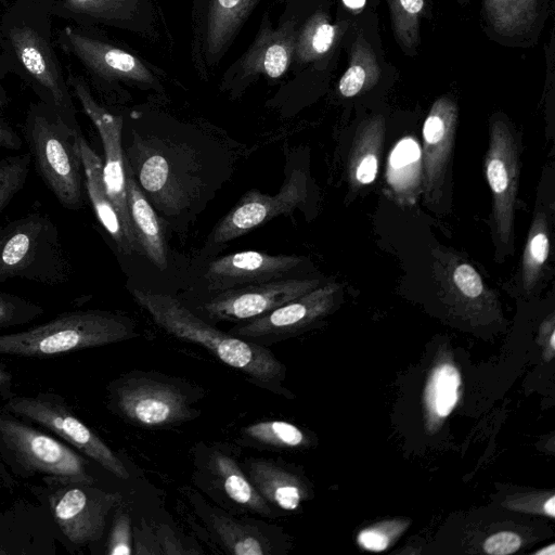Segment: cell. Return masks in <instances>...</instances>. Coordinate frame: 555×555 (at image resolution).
I'll return each mask as SVG.
<instances>
[{
    "mask_svg": "<svg viewBox=\"0 0 555 555\" xmlns=\"http://www.w3.org/2000/svg\"><path fill=\"white\" fill-rule=\"evenodd\" d=\"M52 0H14L0 17L11 74L18 76L72 130L81 132L55 50Z\"/></svg>",
    "mask_w": 555,
    "mask_h": 555,
    "instance_id": "1",
    "label": "cell"
},
{
    "mask_svg": "<svg viewBox=\"0 0 555 555\" xmlns=\"http://www.w3.org/2000/svg\"><path fill=\"white\" fill-rule=\"evenodd\" d=\"M131 294L168 334L202 346L254 385L284 398L291 397L284 386L286 367L266 346L212 326L171 295L139 288L131 289Z\"/></svg>",
    "mask_w": 555,
    "mask_h": 555,
    "instance_id": "2",
    "label": "cell"
},
{
    "mask_svg": "<svg viewBox=\"0 0 555 555\" xmlns=\"http://www.w3.org/2000/svg\"><path fill=\"white\" fill-rule=\"evenodd\" d=\"M133 321L104 310L65 312L25 331L0 335V356L46 358L128 340Z\"/></svg>",
    "mask_w": 555,
    "mask_h": 555,
    "instance_id": "3",
    "label": "cell"
},
{
    "mask_svg": "<svg viewBox=\"0 0 555 555\" xmlns=\"http://www.w3.org/2000/svg\"><path fill=\"white\" fill-rule=\"evenodd\" d=\"M24 134L37 171L59 203L66 209H80L83 169L78 138L82 133L38 101L28 106Z\"/></svg>",
    "mask_w": 555,
    "mask_h": 555,
    "instance_id": "4",
    "label": "cell"
},
{
    "mask_svg": "<svg viewBox=\"0 0 555 555\" xmlns=\"http://www.w3.org/2000/svg\"><path fill=\"white\" fill-rule=\"evenodd\" d=\"M109 409L128 423L147 428L179 425L197 416L195 388L157 372L131 371L107 386Z\"/></svg>",
    "mask_w": 555,
    "mask_h": 555,
    "instance_id": "5",
    "label": "cell"
},
{
    "mask_svg": "<svg viewBox=\"0 0 555 555\" xmlns=\"http://www.w3.org/2000/svg\"><path fill=\"white\" fill-rule=\"evenodd\" d=\"M68 274L57 228L41 214H30L0 228V284L22 278L48 285Z\"/></svg>",
    "mask_w": 555,
    "mask_h": 555,
    "instance_id": "6",
    "label": "cell"
},
{
    "mask_svg": "<svg viewBox=\"0 0 555 555\" xmlns=\"http://www.w3.org/2000/svg\"><path fill=\"white\" fill-rule=\"evenodd\" d=\"M54 36L55 44L79 63L99 90L108 93L126 83L160 92L159 80L139 57L109 41L93 27L68 24Z\"/></svg>",
    "mask_w": 555,
    "mask_h": 555,
    "instance_id": "7",
    "label": "cell"
},
{
    "mask_svg": "<svg viewBox=\"0 0 555 555\" xmlns=\"http://www.w3.org/2000/svg\"><path fill=\"white\" fill-rule=\"evenodd\" d=\"M0 449L26 472L43 474L62 485H94L80 454L10 413H0Z\"/></svg>",
    "mask_w": 555,
    "mask_h": 555,
    "instance_id": "8",
    "label": "cell"
},
{
    "mask_svg": "<svg viewBox=\"0 0 555 555\" xmlns=\"http://www.w3.org/2000/svg\"><path fill=\"white\" fill-rule=\"evenodd\" d=\"M3 411L50 430L116 477L129 478V472L120 459L60 397L42 392L36 396H10Z\"/></svg>",
    "mask_w": 555,
    "mask_h": 555,
    "instance_id": "9",
    "label": "cell"
},
{
    "mask_svg": "<svg viewBox=\"0 0 555 555\" xmlns=\"http://www.w3.org/2000/svg\"><path fill=\"white\" fill-rule=\"evenodd\" d=\"M66 80L73 98L99 132L104 149L103 178L107 196L119 216L130 246L134 253H141L127 202L126 158L121 149L122 117L96 101L82 75L69 70Z\"/></svg>",
    "mask_w": 555,
    "mask_h": 555,
    "instance_id": "10",
    "label": "cell"
},
{
    "mask_svg": "<svg viewBox=\"0 0 555 555\" xmlns=\"http://www.w3.org/2000/svg\"><path fill=\"white\" fill-rule=\"evenodd\" d=\"M193 480L224 511L273 519L280 515L262 499L242 466L223 446H201L194 455Z\"/></svg>",
    "mask_w": 555,
    "mask_h": 555,
    "instance_id": "11",
    "label": "cell"
},
{
    "mask_svg": "<svg viewBox=\"0 0 555 555\" xmlns=\"http://www.w3.org/2000/svg\"><path fill=\"white\" fill-rule=\"evenodd\" d=\"M194 514L202 520L212 542L235 555H282L288 547L282 528L263 520L238 517L211 506L199 493H188Z\"/></svg>",
    "mask_w": 555,
    "mask_h": 555,
    "instance_id": "12",
    "label": "cell"
},
{
    "mask_svg": "<svg viewBox=\"0 0 555 555\" xmlns=\"http://www.w3.org/2000/svg\"><path fill=\"white\" fill-rule=\"evenodd\" d=\"M259 0H194L193 54L197 69H214Z\"/></svg>",
    "mask_w": 555,
    "mask_h": 555,
    "instance_id": "13",
    "label": "cell"
},
{
    "mask_svg": "<svg viewBox=\"0 0 555 555\" xmlns=\"http://www.w3.org/2000/svg\"><path fill=\"white\" fill-rule=\"evenodd\" d=\"M485 169L493 197L494 232L501 245L508 247L513 241L519 169L515 139L507 125L500 119L491 124Z\"/></svg>",
    "mask_w": 555,
    "mask_h": 555,
    "instance_id": "14",
    "label": "cell"
},
{
    "mask_svg": "<svg viewBox=\"0 0 555 555\" xmlns=\"http://www.w3.org/2000/svg\"><path fill=\"white\" fill-rule=\"evenodd\" d=\"M319 280L280 279L218 292L202 309L214 321H249L319 287Z\"/></svg>",
    "mask_w": 555,
    "mask_h": 555,
    "instance_id": "15",
    "label": "cell"
},
{
    "mask_svg": "<svg viewBox=\"0 0 555 555\" xmlns=\"http://www.w3.org/2000/svg\"><path fill=\"white\" fill-rule=\"evenodd\" d=\"M50 495L54 520L63 534L75 544L98 541L109 512L120 504L121 495L93 485H63Z\"/></svg>",
    "mask_w": 555,
    "mask_h": 555,
    "instance_id": "16",
    "label": "cell"
},
{
    "mask_svg": "<svg viewBox=\"0 0 555 555\" xmlns=\"http://www.w3.org/2000/svg\"><path fill=\"white\" fill-rule=\"evenodd\" d=\"M306 197L307 176L300 169L294 170L274 195L251 190L215 227L209 243L223 244L237 238L279 215L292 212Z\"/></svg>",
    "mask_w": 555,
    "mask_h": 555,
    "instance_id": "17",
    "label": "cell"
},
{
    "mask_svg": "<svg viewBox=\"0 0 555 555\" xmlns=\"http://www.w3.org/2000/svg\"><path fill=\"white\" fill-rule=\"evenodd\" d=\"M336 284L330 283L230 330V334L259 345L284 339L321 315L331 305Z\"/></svg>",
    "mask_w": 555,
    "mask_h": 555,
    "instance_id": "18",
    "label": "cell"
},
{
    "mask_svg": "<svg viewBox=\"0 0 555 555\" xmlns=\"http://www.w3.org/2000/svg\"><path fill=\"white\" fill-rule=\"evenodd\" d=\"M53 15L82 27L106 26L135 34H151L152 0H52Z\"/></svg>",
    "mask_w": 555,
    "mask_h": 555,
    "instance_id": "19",
    "label": "cell"
},
{
    "mask_svg": "<svg viewBox=\"0 0 555 555\" xmlns=\"http://www.w3.org/2000/svg\"><path fill=\"white\" fill-rule=\"evenodd\" d=\"M302 259L296 255H269L256 250L233 253L211 261L205 280L208 291L222 292L285 279Z\"/></svg>",
    "mask_w": 555,
    "mask_h": 555,
    "instance_id": "20",
    "label": "cell"
},
{
    "mask_svg": "<svg viewBox=\"0 0 555 555\" xmlns=\"http://www.w3.org/2000/svg\"><path fill=\"white\" fill-rule=\"evenodd\" d=\"M295 23L284 22L276 28L261 27L249 50L229 68L225 79L246 81L259 74L281 77L288 68L296 43Z\"/></svg>",
    "mask_w": 555,
    "mask_h": 555,
    "instance_id": "21",
    "label": "cell"
},
{
    "mask_svg": "<svg viewBox=\"0 0 555 555\" xmlns=\"http://www.w3.org/2000/svg\"><path fill=\"white\" fill-rule=\"evenodd\" d=\"M456 121L455 103L442 96L433 104L424 122V182L427 196L431 201L438 195L446 177Z\"/></svg>",
    "mask_w": 555,
    "mask_h": 555,
    "instance_id": "22",
    "label": "cell"
},
{
    "mask_svg": "<svg viewBox=\"0 0 555 555\" xmlns=\"http://www.w3.org/2000/svg\"><path fill=\"white\" fill-rule=\"evenodd\" d=\"M262 499L281 516L298 509L306 496L300 478L273 459H245L241 464Z\"/></svg>",
    "mask_w": 555,
    "mask_h": 555,
    "instance_id": "23",
    "label": "cell"
},
{
    "mask_svg": "<svg viewBox=\"0 0 555 555\" xmlns=\"http://www.w3.org/2000/svg\"><path fill=\"white\" fill-rule=\"evenodd\" d=\"M78 144L86 188L96 218L111 235L119 251L125 255H132L134 251L127 240L119 216L106 193L103 162L82 134L78 138Z\"/></svg>",
    "mask_w": 555,
    "mask_h": 555,
    "instance_id": "24",
    "label": "cell"
},
{
    "mask_svg": "<svg viewBox=\"0 0 555 555\" xmlns=\"http://www.w3.org/2000/svg\"><path fill=\"white\" fill-rule=\"evenodd\" d=\"M126 191L131 223L141 253L159 270L167 268L164 233L159 220L138 186L131 167L126 160Z\"/></svg>",
    "mask_w": 555,
    "mask_h": 555,
    "instance_id": "25",
    "label": "cell"
},
{
    "mask_svg": "<svg viewBox=\"0 0 555 555\" xmlns=\"http://www.w3.org/2000/svg\"><path fill=\"white\" fill-rule=\"evenodd\" d=\"M384 134L383 116H374L360 126L349 159V175L354 183L365 185L375 180Z\"/></svg>",
    "mask_w": 555,
    "mask_h": 555,
    "instance_id": "26",
    "label": "cell"
},
{
    "mask_svg": "<svg viewBox=\"0 0 555 555\" xmlns=\"http://www.w3.org/2000/svg\"><path fill=\"white\" fill-rule=\"evenodd\" d=\"M242 443L248 447L286 452L306 442L302 430L285 421H262L242 428Z\"/></svg>",
    "mask_w": 555,
    "mask_h": 555,
    "instance_id": "27",
    "label": "cell"
},
{
    "mask_svg": "<svg viewBox=\"0 0 555 555\" xmlns=\"http://www.w3.org/2000/svg\"><path fill=\"white\" fill-rule=\"evenodd\" d=\"M380 68L374 51L366 40L359 36L351 50L350 62L338 82L341 95L351 98L372 88L379 79Z\"/></svg>",
    "mask_w": 555,
    "mask_h": 555,
    "instance_id": "28",
    "label": "cell"
},
{
    "mask_svg": "<svg viewBox=\"0 0 555 555\" xmlns=\"http://www.w3.org/2000/svg\"><path fill=\"white\" fill-rule=\"evenodd\" d=\"M550 251L548 218L539 210L532 221L521 261V282L531 289L540 280Z\"/></svg>",
    "mask_w": 555,
    "mask_h": 555,
    "instance_id": "29",
    "label": "cell"
},
{
    "mask_svg": "<svg viewBox=\"0 0 555 555\" xmlns=\"http://www.w3.org/2000/svg\"><path fill=\"white\" fill-rule=\"evenodd\" d=\"M539 0H485L488 20L496 31L513 35L530 26L538 13Z\"/></svg>",
    "mask_w": 555,
    "mask_h": 555,
    "instance_id": "30",
    "label": "cell"
},
{
    "mask_svg": "<svg viewBox=\"0 0 555 555\" xmlns=\"http://www.w3.org/2000/svg\"><path fill=\"white\" fill-rule=\"evenodd\" d=\"M421 152L417 143L404 138L392 150L387 170L388 183L399 194H411L418 184Z\"/></svg>",
    "mask_w": 555,
    "mask_h": 555,
    "instance_id": "31",
    "label": "cell"
},
{
    "mask_svg": "<svg viewBox=\"0 0 555 555\" xmlns=\"http://www.w3.org/2000/svg\"><path fill=\"white\" fill-rule=\"evenodd\" d=\"M338 25L328 22L325 14L319 12L311 16L295 43V54L300 62H309L325 54L334 44Z\"/></svg>",
    "mask_w": 555,
    "mask_h": 555,
    "instance_id": "32",
    "label": "cell"
},
{
    "mask_svg": "<svg viewBox=\"0 0 555 555\" xmlns=\"http://www.w3.org/2000/svg\"><path fill=\"white\" fill-rule=\"evenodd\" d=\"M460 383L459 372L451 364L434 371L427 387V402L438 416H447L453 410Z\"/></svg>",
    "mask_w": 555,
    "mask_h": 555,
    "instance_id": "33",
    "label": "cell"
},
{
    "mask_svg": "<svg viewBox=\"0 0 555 555\" xmlns=\"http://www.w3.org/2000/svg\"><path fill=\"white\" fill-rule=\"evenodd\" d=\"M397 40L405 50H411L420 41V15L424 0H387Z\"/></svg>",
    "mask_w": 555,
    "mask_h": 555,
    "instance_id": "34",
    "label": "cell"
},
{
    "mask_svg": "<svg viewBox=\"0 0 555 555\" xmlns=\"http://www.w3.org/2000/svg\"><path fill=\"white\" fill-rule=\"evenodd\" d=\"M30 163V153L9 156L0 160V214L24 188Z\"/></svg>",
    "mask_w": 555,
    "mask_h": 555,
    "instance_id": "35",
    "label": "cell"
},
{
    "mask_svg": "<svg viewBox=\"0 0 555 555\" xmlns=\"http://www.w3.org/2000/svg\"><path fill=\"white\" fill-rule=\"evenodd\" d=\"M43 312L40 305L13 294L0 293V330L27 324Z\"/></svg>",
    "mask_w": 555,
    "mask_h": 555,
    "instance_id": "36",
    "label": "cell"
},
{
    "mask_svg": "<svg viewBox=\"0 0 555 555\" xmlns=\"http://www.w3.org/2000/svg\"><path fill=\"white\" fill-rule=\"evenodd\" d=\"M133 553V529L131 518L124 507H118L106 545L108 555H130Z\"/></svg>",
    "mask_w": 555,
    "mask_h": 555,
    "instance_id": "37",
    "label": "cell"
},
{
    "mask_svg": "<svg viewBox=\"0 0 555 555\" xmlns=\"http://www.w3.org/2000/svg\"><path fill=\"white\" fill-rule=\"evenodd\" d=\"M520 543V538L516 533L502 531L489 537L483 544V548L491 555H508L516 552Z\"/></svg>",
    "mask_w": 555,
    "mask_h": 555,
    "instance_id": "38",
    "label": "cell"
},
{
    "mask_svg": "<svg viewBox=\"0 0 555 555\" xmlns=\"http://www.w3.org/2000/svg\"><path fill=\"white\" fill-rule=\"evenodd\" d=\"M156 538L160 554L166 555H180V554H194L188 550L182 540L176 532L172 531L167 525H159L156 529Z\"/></svg>",
    "mask_w": 555,
    "mask_h": 555,
    "instance_id": "39",
    "label": "cell"
},
{
    "mask_svg": "<svg viewBox=\"0 0 555 555\" xmlns=\"http://www.w3.org/2000/svg\"><path fill=\"white\" fill-rule=\"evenodd\" d=\"M134 554H160L156 533L143 522L133 529Z\"/></svg>",
    "mask_w": 555,
    "mask_h": 555,
    "instance_id": "40",
    "label": "cell"
},
{
    "mask_svg": "<svg viewBox=\"0 0 555 555\" xmlns=\"http://www.w3.org/2000/svg\"><path fill=\"white\" fill-rule=\"evenodd\" d=\"M23 141L16 131L8 124L0 114V147L17 151L22 147Z\"/></svg>",
    "mask_w": 555,
    "mask_h": 555,
    "instance_id": "41",
    "label": "cell"
},
{
    "mask_svg": "<svg viewBox=\"0 0 555 555\" xmlns=\"http://www.w3.org/2000/svg\"><path fill=\"white\" fill-rule=\"evenodd\" d=\"M358 540L363 547L376 552L385 550L388 544L387 538L375 530L362 531Z\"/></svg>",
    "mask_w": 555,
    "mask_h": 555,
    "instance_id": "42",
    "label": "cell"
},
{
    "mask_svg": "<svg viewBox=\"0 0 555 555\" xmlns=\"http://www.w3.org/2000/svg\"><path fill=\"white\" fill-rule=\"evenodd\" d=\"M8 74H11L10 64L4 53L2 38L0 36V114L9 104V95L3 85V80Z\"/></svg>",
    "mask_w": 555,
    "mask_h": 555,
    "instance_id": "43",
    "label": "cell"
},
{
    "mask_svg": "<svg viewBox=\"0 0 555 555\" xmlns=\"http://www.w3.org/2000/svg\"><path fill=\"white\" fill-rule=\"evenodd\" d=\"M12 386L11 372L0 363V393L10 392Z\"/></svg>",
    "mask_w": 555,
    "mask_h": 555,
    "instance_id": "44",
    "label": "cell"
},
{
    "mask_svg": "<svg viewBox=\"0 0 555 555\" xmlns=\"http://www.w3.org/2000/svg\"><path fill=\"white\" fill-rule=\"evenodd\" d=\"M544 511L547 515L555 516V496H551L544 504Z\"/></svg>",
    "mask_w": 555,
    "mask_h": 555,
    "instance_id": "45",
    "label": "cell"
},
{
    "mask_svg": "<svg viewBox=\"0 0 555 555\" xmlns=\"http://www.w3.org/2000/svg\"><path fill=\"white\" fill-rule=\"evenodd\" d=\"M344 4L349 9H361L365 4V0H343Z\"/></svg>",
    "mask_w": 555,
    "mask_h": 555,
    "instance_id": "46",
    "label": "cell"
},
{
    "mask_svg": "<svg viewBox=\"0 0 555 555\" xmlns=\"http://www.w3.org/2000/svg\"><path fill=\"white\" fill-rule=\"evenodd\" d=\"M554 544L550 545L548 548H544L543 551H540L538 552L537 554H548V555H554Z\"/></svg>",
    "mask_w": 555,
    "mask_h": 555,
    "instance_id": "47",
    "label": "cell"
},
{
    "mask_svg": "<svg viewBox=\"0 0 555 555\" xmlns=\"http://www.w3.org/2000/svg\"><path fill=\"white\" fill-rule=\"evenodd\" d=\"M550 343H551V347L555 348V334L554 333H552V335H551Z\"/></svg>",
    "mask_w": 555,
    "mask_h": 555,
    "instance_id": "48",
    "label": "cell"
}]
</instances>
